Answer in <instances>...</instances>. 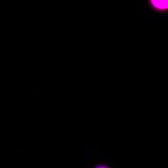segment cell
<instances>
[{
  "instance_id": "7a4b0ae2",
  "label": "cell",
  "mask_w": 168,
  "mask_h": 168,
  "mask_svg": "<svg viewBox=\"0 0 168 168\" xmlns=\"http://www.w3.org/2000/svg\"><path fill=\"white\" fill-rule=\"evenodd\" d=\"M108 166L106 165H104V164H100V165H97L96 167V168H108L109 167H108Z\"/></svg>"
},
{
  "instance_id": "6da1fadb",
  "label": "cell",
  "mask_w": 168,
  "mask_h": 168,
  "mask_svg": "<svg viewBox=\"0 0 168 168\" xmlns=\"http://www.w3.org/2000/svg\"><path fill=\"white\" fill-rule=\"evenodd\" d=\"M150 8L160 13H166L168 11V0H147Z\"/></svg>"
}]
</instances>
